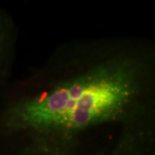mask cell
I'll use <instances>...</instances> for the list:
<instances>
[{
    "label": "cell",
    "mask_w": 155,
    "mask_h": 155,
    "mask_svg": "<svg viewBox=\"0 0 155 155\" xmlns=\"http://www.w3.org/2000/svg\"><path fill=\"white\" fill-rule=\"evenodd\" d=\"M155 43L134 36L77 39L0 94V126L35 155H69L78 135L108 124L154 123Z\"/></svg>",
    "instance_id": "cell-1"
},
{
    "label": "cell",
    "mask_w": 155,
    "mask_h": 155,
    "mask_svg": "<svg viewBox=\"0 0 155 155\" xmlns=\"http://www.w3.org/2000/svg\"><path fill=\"white\" fill-rule=\"evenodd\" d=\"M17 32L15 22L0 8V85L9 78L15 61Z\"/></svg>",
    "instance_id": "cell-2"
}]
</instances>
